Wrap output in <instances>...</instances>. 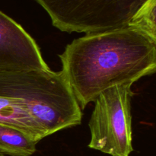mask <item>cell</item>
I'll return each instance as SVG.
<instances>
[{"label":"cell","instance_id":"obj_1","mask_svg":"<svg viewBox=\"0 0 156 156\" xmlns=\"http://www.w3.org/2000/svg\"><path fill=\"white\" fill-rule=\"evenodd\" d=\"M59 57L60 72L85 109L108 88L154 74L156 41L127 26L75 39Z\"/></svg>","mask_w":156,"mask_h":156},{"label":"cell","instance_id":"obj_2","mask_svg":"<svg viewBox=\"0 0 156 156\" xmlns=\"http://www.w3.org/2000/svg\"><path fill=\"white\" fill-rule=\"evenodd\" d=\"M82 109L61 72H0V123L34 141L78 126Z\"/></svg>","mask_w":156,"mask_h":156},{"label":"cell","instance_id":"obj_3","mask_svg":"<svg viewBox=\"0 0 156 156\" xmlns=\"http://www.w3.org/2000/svg\"><path fill=\"white\" fill-rule=\"evenodd\" d=\"M52 24L67 33L93 34L127 27L156 0H35Z\"/></svg>","mask_w":156,"mask_h":156},{"label":"cell","instance_id":"obj_4","mask_svg":"<svg viewBox=\"0 0 156 156\" xmlns=\"http://www.w3.org/2000/svg\"><path fill=\"white\" fill-rule=\"evenodd\" d=\"M132 82L114 85L101 93L88 126V147L111 156H129L133 148Z\"/></svg>","mask_w":156,"mask_h":156},{"label":"cell","instance_id":"obj_5","mask_svg":"<svg viewBox=\"0 0 156 156\" xmlns=\"http://www.w3.org/2000/svg\"><path fill=\"white\" fill-rule=\"evenodd\" d=\"M48 69L34 40L22 26L0 11V72Z\"/></svg>","mask_w":156,"mask_h":156},{"label":"cell","instance_id":"obj_6","mask_svg":"<svg viewBox=\"0 0 156 156\" xmlns=\"http://www.w3.org/2000/svg\"><path fill=\"white\" fill-rule=\"evenodd\" d=\"M37 143L20 129L0 123V152L3 155L31 156Z\"/></svg>","mask_w":156,"mask_h":156},{"label":"cell","instance_id":"obj_7","mask_svg":"<svg viewBox=\"0 0 156 156\" xmlns=\"http://www.w3.org/2000/svg\"><path fill=\"white\" fill-rule=\"evenodd\" d=\"M155 9L156 2L148 5L134 17L128 27L143 32L151 39L156 41Z\"/></svg>","mask_w":156,"mask_h":156},{"label":"cell","instance_id":"obj_8","mask_svg":"<svg viewBox=\"0 0 156 156\" xmlns=\"http://www.w3.org/2000/svg\"><path fill=\"white\" fill-rule=\"evenodd\" d=\"M0 156H5V155H3L2 153H1V152H0Z\"/></svg>","mask_w":156,"mask_h":156}]
</instances>
